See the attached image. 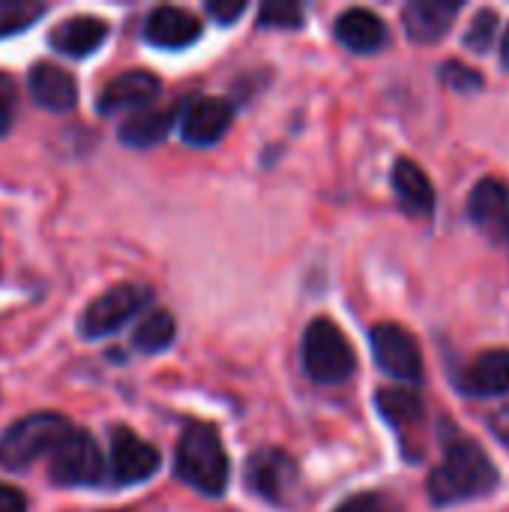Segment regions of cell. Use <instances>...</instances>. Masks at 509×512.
Wrapping results in <instances>:
<instances>
[{
    "label": "cell",
    "mask_w": 509,
    "mask_h": 512,
    "mask_svg": "<svg viewBox=\"0 0 509 512\" xmlns=\"http://www.w3.org/2000/svg\"><path fill=\"white\" fill-rule=\"evenodd\" d=\"M498 486V471L486 450L468 438H450L444 462L429 477V498L438 507L462 504L489 495Z\"/></svg>",
    "instance_id": "obj_1"
},
{
    "label": "cell",
    "mask_w": 509,
    "mask_h": 512,
    "mask_svg": "<svg viewBox=\"0 0 509 512\" xmlns=\"http://www.w3.org/2000/svg\"><path fill=\"white\" fill-rule=\"evenodd\" d=\"M177 477L207 498H219L228 489L231 462L219 432L207 423H192L177 444Z\"/></svg>",
    "instance_id": "obj_2"
},
{
    "label": "cell",
    "mask_w": 509,
    "mask_h": 512,
    "mask_svg": "<svg viewBox=\"0 0 509 512\" xmlns=\"http://www.w3.org/2000/svg\"><path fill=\"white\" fill-rule=\"evenodd\" d=\"M303 369L315 384L336 387L345 384L357 369V354L348 336L330 321L315 318L303 336Z\"/></svg>",
    "instance_id": "obj_3"
},
{
    "label": "cell",
    "mask_w": 509,
    "mask_h": 512,
    "mask_svg": "<svg viewBox=\"0 0 509 512\" xmlns=\"http://www.w3.org/2000/svg\"><path fill=\"white\" fill-rule=\"evenodd\" d=\"M72 432L69 420L60 414H30L9 426L0 438V465L6 471H27L36 459L51 456L54 447Z\"/></svg>",
    "instance_id": "obj_4"
},
{
    "label": "cell",
    "mask_w": 509,
    "mask_h": 512,
    "mask_svg": "<svg viewBox=\"0 0 509 512\" xmlns=\"http://www.w3.org/2000/svg\"><path fill=\"white\" fill-rule=\"evenodd\" d=\"M51 483L54 486H66V489H75V486H99L102 483V474H105V465H102V456H99V447L96 441L81 432V429H72L51 453Z\"/></svg>",
    "instance_id": "obj_5"
},
{
    "label": "cell",
    "mask_w": 509,
    "mask_h": 512,
    "mask_svg": "<svg viewBox=\"0 0 509 512\" xmlns=\"http://www.w3.org/2000/svg\"><path fill=\"white\" fill-rule=\"evenodd\" d=\"M153 300V291L147 285H114L108 294L93 300L87 312L78 321V333L84 339H102L120 330L135 312H141Z\"/></svg>",
    "instance_id": "obj_6"
},
{
    "label": "cell",
    "mask_w": 509,
    "mask_h": 512,
    "mask_svg": "<svg viewBox=\"0 0 509 512\" xmlns=\"http://www.w3.org/2000/svg\"><path fill=\"white\" fill-rule=\"evenodd\" d=\"M369 339H372V354H375L378 366L390 378H396L402 384H417L423 378L420 345L405 327H399V324H375Z\"/></svg>",
    "instance_id": "obj_7"
},
{
    "label": "cell",
    "mask_w": 509,
    "mask_h": 512,
    "mask_svg": "<svg viewBox=\"0 0 509 512\" xmlns=\"http://www.w3.org/2000/svg\"><path fill=\"white\" fill-rule=\"evenodd\" d=\"M180 138L192 147H213L231 126V105L225 99L198 96L180 105Z\"/></svg>",
    "instance_id": "obj_8"
},
{
    "label": "cell",
    "mask_w": 509,
    "mask_h": 512,
    "mask_svg": "<svg viewBox=\"0 0 509 512\" xmlns=\"http://www.w3.org/2000/svg\"><path fill=\"white\" fill-rule=\"evenodd\" d=\"M159 450L141 441L132 429L111 432V474L120 486H135L159 471Z\"/></svg>",
    "instance_id": "obj_9"
},
{
    "label": "cell",
    "mask_w": 509,
    "mask_h": 512,
    "mask_svg": "<svg viewBox=\"0 0 509 512\" xmlns=\"http://www.w3.org/2000/svg\"><path fill=\"white\" fill-rule=\"evenodd\" d=\"M297 480V465L285 450H258L246 465V486L267 504H282Z\"/></svg>",
    "instance_id": "obj_10"
},
{
    "label": "cell",
    "mask_w": 509,
    "mask_h": 512,
    "mask_svg": "<svg viewBox=\"0 0 509 512\" xmlns=\"http://www.w3.org/2000/svg\"><path fill=\"white\" fill-rule=\"evenodd\" d=\"M162 84L153 72L147 69H129L117 78H111L96 99V111L105 117H114L120 111H132V108H144L159 96Z\"/></svg>",
    "instance_id": "obj_11"
},
{
    "label": "cell",
    "mask_w": 509,
    "mask_h": 512,
    "mask_svg": "<svg viewBox=\"0 0 509 512\" xmlns=\"http://www.w3.org/2000/svg\"><path fill=\"white\" fill-rule=\"evenodd\" d=\"M471 222L492 240L509 237V186L498 177H483L468 198Z\"/></svg>",
    "instance_id": "obj_12"
},
{
    "label": "cell",
    "mask_w": 509,
    "mask_h": 512,
    "mask_svg": "<svg viewBox=\"0 0 509 512\" xmlns=\"http://www.w3.org/2000/svg\"><path fill=\"white\" fill-rule=\"evenodd\" d=\"M144 39L156 48L177 51L201 39V21L180 6H156L144 21Z\"/></svg>",
    "instance_id": "obj_13"
},
{
    "label": "cell",
    "mask_w": 509,
    "mask_h": 512,
    "mask_svg": "<svg viewBox=\"0 0 509 512\" xmlns=\"http://www.w3.org/2000/svg\"><path fill=\"white\" fill-rule=\"evenodd\" d=\"M465 9L462 0H414L405 6L402 21H405V33L414 42H438L441 36H447V30L453 27L456 15Z\"/></svg>",
    "instance_id": "obj_14"
},
{
    "label": "cell",
    "mask_w": 509,
    "mask_h": 512,
    "mask_svg": "<svg viewBox=\"0 0 509 512\" xmlns=\"http://www.w3.org/2000/svg\"><path fill=\"white\" fill-rule=\"evenodd\" d=\"M27 90H30V99L48 111H69L78 102L75 78L63 66H54V63H36L27 75Z\"/></svg>",
    "instance_id": "obj_15"
},
{
    "label": "cell",
    "mask_w": 509,
    "mask_h": 512,
    "mask_svg": "<svg viewBox=\"0 0 509 512\" xmlns=\"http://www.w3.org/2000/svg\"><path fill=\"white\" fill-rule=\"evenodd\" d=\"M336 39L354 54H375L387 45L390 33H387V24L375 12L354 6L336 18Z\"/></svg>",
    "instance_id": "obj_16"
},
{
    "label": "cell",
    "mask_w": 509,
    "mask_h": 512,
    "mask_svg": "<svg viewBox=\"0 0 509 512\" xmlns=\"http://www.w3.org/2000/svg\"><path fill=\"white\" fill-rule=\"evenodd\" d=\"M105 39H108V21L96 18V15L63 18L48 36L51 48L66 57H90Z\"/></svg>",
    "instance_id": "obj_17"
},
{
    "label": "cell",
    "mask_w": 509,
    "mask_h": 512,
    "mask_svg": "<svg viewBox=\"0 0 509 512\" xmlns=\"http://www.w3.org/2000/svg\"><path fill=\"white\" fill-rule=\"evenodd\" d=\"M459 387L468 396H480V399H492V396L509 393V348H498V351L480 354L459 375Z\"/></svg>",
    "instance_id": "obj_18"
},
{
    "label": "cell",
    "mask_w": 509,
    "mask_h": 512,
    "mask_svg": "<svg viewBox=\"0 0 509 512\" xmlns=\"http://www.w3.org/2000/svg\"><path fill=\"white\" fill-rule=\"evenodd\" d=\"M393 192L399 204L411 216H432L435 213V186L426 171L414 159H396L393 165Z\"/></svg>",
    "instance_id": "obj_19"
},
{
    "label": "cell",
    "mask_w": 509,
    "mask_h": 512,
    "mask_svg": "<svg viewBox=\"0 0 509 512\" xmlns=\"http://www.w3.org/2000/svg\"><path fill=\"white\" fill-rule=\"evenodd\" d=\"M174 120H177V108H150L123 120L117 129V138L126 147H156L159 141L168 138Z\"/></svg>",
    "instance_id": "obj_20"
},
{
    "label": "cell",
    "mask_w": 509,
    "mask_h": 512,
    "mask_svg": "<svg viewBox=\"0 0 509 512\" xmlns=\"http://www.w3.org/2000/svg\"><path fill=\"white\" fill-rule=\"evenodd\" d=\"M375 402H378L381 417H384L393 429H399V432H405V429H411V426H417V423L423 420V402H420V396H417L414 390H408V387H387V390H378Z\"/></svg>",
    "instance_id": "obj_21"
},
{
    "label": "cell",
    "mask_w": 509,
    "mask_h": 512,
    "mask_svg": "<svg viewBox=\"0 0 509 512\" xmlns=\"http://www.w3.org/2000/svg\"><path fill=\"white\" fill-rule=\"evenodd\" d=\"M174 333H177L174 315L165 312V309H153V312H147V315L141 318V324L135 327L132 345H135L141 354H159V351L171 348Z\"/></svg>",
    "instance_id": "obj_22"
},
{
    "label": "cell",
    "mask_w": 509,
    "mask_h": 512,
    "mask_svg": "<svg viewBox=\"0 0 509 512\" xmlns=\"http://www.w3.org/2000/svg\"><path fill=\"white\" fill-rule=\"evenodd\" d=\"M45 15L42 3L30 0H0V39L15 36L27 27H33Z\"/></svg>",
    "instance_id": "obj_23"
},
{
    "label": "cell",
    "mask_w": 509,
    "mask_h": 512,
    "mask_svg": "<svg viewBox=\"0 0 509 512\" xmlns=\"http://www.w3.org/2000/svg\"><path fill=\"white\" fill-rule=\"evenodd\" d=\"M258 24L267 30H297L303 24V9L291 0H270L258 9Z\"/></svg>",
    "instance_id": "obj_24"
},
{
    "label": "cell",
    "mask_w": 509,
    "mask_h": 512,
    "mask_svg": "<svg viewBox=\"0 0 509 512\" xmlns=\"http://www.w3.org/2000/svg\"><path fill=\"white\" fill-rule=\"evenodd\" d=\"M495 33H498V15L492 9H483L474 15L468 33H465V45L477 54H486L495 42Z\"/></svg>",
    "instance_id": "obj_25"
},
{
    "label": "cell",
    "mask_w": 509,
    "mask_h": 512,
    "mask_svg": "<svg viewBox=\"0 0 509 512\" xmlns=\"http://www.w3.org/2000/svg\"><path fill=\"white\" fill-rule=\"evenodd\" d=\"M441 81L447 87H453L456 93H477V90H483V75L477 69L459 63V60H447L441 66Z\"/></svg>",
    "instance_id": "obj_26"
},
{
    "label": "cell",
    "mask_w": 509,
    "mask_h": 512,
    "mask_svg": "<svg viewBox=\"0 0 509 512\" xmlns=\"http://www.w3.org/2000/svg\"><path fill=\"white\" fill-rule=\"evenodd\" d=\"M15 120V81L0 72V138L12 129Z\"/></svg>",
    "instance_id": "obj_27"
},
{
    "label": "cell",
    "mask_w": 509,
    "mask_h": 512,
    "mask_svg": "<svg viewBox=\"0 0 509 512\" xmlns=\"http://www.w3.org/2000/svg\"><path fill=\"white\" fill-rule=\"evenodd\" d=\"M336 512H393L390 510V501L384 495H375V492H363V495H354L348 498L345 504H339Z\"/></svg>",
    "instance_id": "obj_28"
},
{
    "label": "cell",
    "mask_w": 509,
    "mask_h": 512,
    "mask_svg": "<svg viewBox=\"0 0 509 512\" xmlns=\"http://www.w3.org/2000/svg\"><path fill=\"white\" fill-rule=\"evenodd\" d=\"M207 12L219 21V24H234L243 12H246V0H210Z\"/></svg>",
    "instance_id": "obj_29"
},
{
    "label": "cell",
    "mask_w": 509,
    "mask_h": 512,
    "mask_svg": "<svg viewBox=\"0 0 509 512\" xmlns=\"http://www.w3.org/2000/svg\"><path fill=\"white\" fill-rule=\"evenodd\" d=\"M0 512H27V501L18 489L0 483Z\"/></svg>",
    "instance_id": "obj_30"
},
{
    "label": "cell",
    "mask_w": 509,
    "mask_h": 512,
    "mask_svg": "<svg viewBox=\"0 0 509 512\" xmlns=\"http://www.w3.org/2000/svg\"><path fill=\"white\" fill-rule=\"evenodd\" d=\"M489 426H492V432H495V438L504 444L509 450V405L507 408H501L492 420H489Z\"/></svg>",
    "instance_id": "obj_31"
},
{
    "label": "cell",
    "mask_w": 509,
    "mask_h": 512,
    "mask_svg": "<svg viewBox=\"0 0 509 512\" xmlns=\"http://www.w3.org/2000/svg\"><path fill=\"white\" fill-rule=\"evenodd\" d=\"M501 63L509 69V27L507 33H504V42H501Z\"/></svg>",
    "instance_id": "obj_32"
}]
</instances>
